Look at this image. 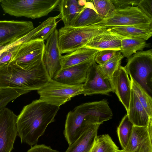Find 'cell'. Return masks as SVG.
Instances as JSON below:
<instances>
[{"instance_id": "cell-1", "label": "cell", "mask_w": 152, "mask_h": 152, "mask_svg": "<svg viewBox=\"0 0 152 152\" xmlns=\"http://www.w3.org/2000/svg\"><path fill=\"white\" fill-rule=\"evenodd\" d=\"M59 108L39 99L24 106L16 121L18 134L21 143L30 146L36 145L48 125L54 121Z\"/></svg>"}, {"instance_id": "cell-2", "label": "cell", "mask_w": 152, "mask_h": 152, "mask_svg": "<svg viewBox=\"0 0 152 152\" xmlns=\"http://www.w3.org/2000/svg\"><path fill=\"white\" fill-rule=\"evenodd\" d=\"M50 80L43 61L38 66L26 69L11 63L0 67V89L20 88L29 92L40 89Z\"/></svg>"}, {"instance_id": "cell-3", "label": "cell", "mask_w": 152, "mask_h": 152, "mask_svg": "<svg viewBox=\"0 0 152 152\" xmlns=\"http://www.w3.org/2000/svg\"><path fill=\"white\" fill-rule=\"evenodd\" d=\"M105 106L104 100L83 103L67 114L64 134L69 145L74 142L89 124L86 121L100 116Z\"/></svg>"}, {"instance_id": "cell-4", "label": "cell", "mask_w": 152, "mask_h": 152, "mask_svg": "<svg viewBox=\"0 0 152 152\" xmlns=\"http://www.w3.org/2000/svg\"><path fill=\"white\" fill-rule=\"evenodd\" d=\"M107 31V27L94 25L79 27L64 26L58 31L60 53H71Z\"/></svg>"}, {"instance_id": "cell-5", "label": "cell", "mask_w": 152, "mask_h": 152, "mask_svg": "<svg viewBox=\"0 0 152 152\" xmlns=\"http://www.w3.org/2000/svg\"><path fill=\"white\" fill-rule=\"evenodd\" d=\"M60 0H2L1 7L6 13L33 19L45 16L58 6Z\"/></svg>"}, {"instance_id": "cell-6", "label": "cell", "mask_w": 152, "mask_h": 152, "mask_svg": "<svg viewBox=\"0 0 152 152\" xmlns=\"http://www.w3.org/2000/svg\"><path fill=\"white\" fill-rule=\"evenodd\" d=\"M124 68L130 77L152 97V49L134 53L128 58Z\"/></svg>"}, {"instance_id": "cell-7", "label": "cell", "mask_w": 152, "mask_h": 152, "mask_svg": "<svg viewBox=\"0 0 152 152\" xmlns=\"http://www.w3.org/2000/svg\"><path fill=\"white\" fill-rule=\"evenodd\" d=\"M83 84L69 85L53 80L37 90L39 99L50 104L60 107L76 96L83 94Z\"/></svg>"}, {"instance_id": "cell-8", "label": "cell", "mask_w": 152, "mask_h": 152, "mask_svg": "<svg viewBox=\"0 0 152 152\" xmlns=\"http://www.w3.org/2000/svg\"><path fill=\"white\" fill-rule=\"evenodd\" d=\"M45 45L44 41L23 42L16 46L8 63L25 69L38 66L43 61Z\"/></svg>"}, {"instance_id": "cell-9", "label": "cell", "mask_w": 152, "mask_h": 152, "mask_svg": "<svg viewBox=\"0 0 152 152\" xmlns=\"http://www.w3.org/2000/svg\"><path fill=\"white\" fill-rule=\"evenodd\" d=\"M152 23V20L137 6L115 9L107 18L94 25L108 27Z\"/></svg>"}, {"instance_id": "cell-10", "label": "cell", "mask_w": 152, "mask_h": 152, "mask_svg": "<svg viewBox=\"0 0 152 152\" xmlns=\"http://www.w3.org/2000/svg\"><path fill=\"white\" fill-rule=\"evenodd\" d=\"M17 116L5 108L0 114V152H10L18 134Z\"/></svg>"}, {"instance_id": "cell-11", "label": "cell", "mask_w": 152, "mask_h": 152, "mask_svg": "<svg viewBox=\"0 0 152 152\" xmlns=\"http://www.w3.org/2000/svg\"><path fill=\"white\" fill-rule=\"evenodd\" d=\"M34 28L31 21L0 20V46L13 43Z\"/></svg>"}, {"instance_id": "cell-12", "label": "cell", "mask_w": 152, "mask_h": 152, "mask_svg": "<svg viewBox=\"0 0 152 152\" xmlns=\"http://www.w3.org/2000/svg\"><path fill=\"white\" fill-rule=\"evenodd\" d=\"M58 36V31L56 28L46 40L45 45L43 62L51 80H53L62 69Z\"/></svg>"}, {"instance_id": "cell-13", "label": "cell", "mask_w": 152, "mask_h": 152, "mask_svg": "<svg viewBox=\"0 0 152 152\" xmlns=\"http://www.w3.org/2000/svg\"><path fill=\"white\" fill-rule=\"evenodd\" d=\"M109 80L112 92L115 94L127 112L132 89L130 80L124 67L120 65Z\"/></svg>"}, {"instance_id": "cell-14", "label": "cell", "mask_w": 152, "mask_h": 152, "mask_svg": "<svg viewBox=\"0 0 152 152\" xmlns=\"http://www.w3.org/2000/svg\"><path fill=\"white\" fill-rule=\"evenodd\" d=\"M95 61L88 69L83 84L84 96L95 94H107L112 92L109 79L104 78L100 73Z\"/></svg>"}, {"instance_id": "cell-15", "label": "cell", "mask_w": 152, "mask_h": 152, "mask_svg": "<svg viewBox=\"0 0 152 152\" xmlns=\"http://www.w3.org/2000/svg\"><path fill=\"white\" fill-rule=\"evenodd\" d=\"M95 57L83 63L62 69L53 80L69 85L83 84L88 69L95 61Z\"/></svg>"}, {"instance_id": "cell-16", "label": "cell", "mask_w": 152, "mask_h": 152, "mask_svg": "<svg viewBox=\"0 0 152 152\" xmlns=\"http://www.w3.org/2000/svg\"><path fill=\"white\" fill-rule=\"evenodd\" d=\"M125 152H152V134L147 126H134Z\"/></svg>"}, {"instance_id": "cell-17", "label": "cell", "mask_w": 152, "mask_h": 152, "mask_svg": "<svg viewBox=\"0 0 152 152\" xmlns=\"http://www.w3.org/2000/svg\"><path fill=\"white\" fill-rule=\"evenodd\" d=\"M86 2L85 0H60L58 6L64 26H72Z\"/></svg>"}, {"instance_id": "cell-18", "label": "cell", "mask_w": 152, "mask_h": 152, "mask_svg": "<svg viewBox=\"0 0 152 152\" xmlns=\"http://www.w3.org/2000/svg\"><path fill=\"white\" fill-rule=\"evenodd\" d=\"M99 124H89L79 137L64 152H90L97 135Z\"/></svg>"}, {"instance_id": "cell-19", "label": "cell", "mask_w": 152, "mask_h": 152, "mask_svg": "<svg viewBox=\"0 0 152 152\" xmlns=\"http://www.w3.org/2000/svg\"><path fill=\"white\" fill-rule=\"evenodd\" d=\"M111 32L122 37L148 40L152 36V23L107 27Z\"/></svg>"}, {"instance_id": "cell-20", "label": "cell", "mask_w": 152, "mask_h": 152, "mask_svg": "<svg viewBox=\"0 0 152 152\" xmlns=\"http://www.w3.org/2000/svg\"><path fill=\"white\" fill-rule=\"evenodd\" d=\"M129 120L134 126H146L150 117L134 91L132 89L127 114Z\"/></svg>"}, {"instance_id": "cell-21", "label": "cell", "mask_w": 152, "mask_h": 152, "mask_svg": "<svg viewBox=\"0 0 152 152\" xmlns=\"http://www.w3.org/2000/svg\"><path fill=\"white\" fill-rule=\"evenodd\" d=\"M100 51L85 46L61 56V69L86 62L94 58Z\"/></svg>"}, {"instance_id": "cell-22", "label": "cell", "mask_w": 152, "mask_h": 152, "mask_svg": "<svg viewBox=\"0 0 152 152\" xmlns=\"http://www.w3.org/2000/svg\"><path fill=\"white\" fill-rule=\"evenodd\" d=\"M84 46L99 51L113 50L119 51L121 48L120 37L119 35L112 33L108 30Z\"/></svg>"}, {"instance_id": "cell-23", "label": "cell", "mask_w": 152, "mask_h": 152, "mask_svg": "<svg viewBox=\"0 0 152 152\" xmlns=\"http://www.w3.org/2000/svg\"><path fill=\"white\" fill-rule=\"evenodd\" d=\"M103 19L97 12L91 1H87L84 7L72 27H79L94 25Z\"/></svg>"}, {"instance_id": "cell-24", "label": "cell", "mask_w": 152, "mask_h": 152, "mask_svg": "<svg viewBox=\"0 0 152 152\" xmlns=\"http://www.w3.org/2000/svg\"><path fill=\"white\" fill-rule=\"evenodd\" d=\"M119 36L121 43L119 51L124 57L129 58L137 51H142L144 48L149 46L146 40L142 39Z\"/></svg>"}, {"instance_id": "cell-25", "label": "cell", "mask_w": 152, "mask_h": 152, "mask_svg": "<svg viewBox=\"0 0 152 152\" xmlns=\"http://www.w3.org/2000/svg\"><path fill=\"white\" fill-rule=\"evenodd\" d=\"M118 147L107 134L97 135L90 152H118Z\"/></svg>"}, {"instance_id": "cell-26", "label": "cell", "mask_w": 152, "mask_h": 152, "mask_svg": "<svg viewBox=\"0 0 152 152\" xmlns=\"http://www.w3.org/2000/svg\"><path fill=\"white\" fill-rule=\"evenodd\" d=\"M124 58L121 52L118 51L115 56L103 64H98V69L102 77L104 79L110 78L114 72L121 65Z\"/></svg>"}, {"instance_id": "cell-27", "label": "cell", "mask_w": 152, "mask_h": 152, "mask_svg": "<svg viewBox=\"0 0 152 152\" xmlns=\"http://www.w3.org/2000/svg\"><path fill=\"white\" fill-rule=\"evenodd\" d=\"M134 126L126 114L122 118L118 127L117 133L122 150L124 149L126 147Z\"/></svg>"}, {"instance_id": "cell-28", "label": "cell", "mask_w": 152, "mask_h": 152, "mask_svg": "<svg viewBox=\"0 0 152 152\" xmlns=\"http://www.w3.org/2000/svg\"><path fill=\"white\" fill-rule=\"evenodd\" d=\"M132 89L150 117H152V98L146 91L131 77Z\"/></svg>"}, {"instance_id": "cell-29", "label": "cell", "mask_w": 152, "mask_h": 152, "mask_svg": "<svg viewBox=\"0 0 152 152\" xmlns=\"http://www.w3.org/2000/svg\"><path fill=\"white\" fill-rule=\"evenodd\" d=\"M20 88H5L0 89V114L10 102L20 95L28 93Z\"/></svg>"}, {"instance_id": "cell-30", "label": "cell", "mask_w": 152, "mask_h": 152, "mask_svg": "<svg viewBox=\"0 0 152 152\" xmlns=\"http://www.w3.org/2000/svg\"><path fill=\"white\" fill-rule=\"evenodd\" d=\"M99 15L103 19L107 17L114 10L111 0H91Z\"/></svg>"}, {"instance_id": "cell-31", "label": "cell", "mask_w": 152, "mask_h": 152, "mask_svg": "<svg viewBox=\"0 0 152 152\" xmlns=\"http://www.w3.org/2000/svg\"><path fill=\"white\" fill-rule=\"evenodd\" d=\"M57 24L56 20L54 21L37 33L29 41L47 40L56 28Z\"/></svg>"}, {"instance_id": "cell-32", "label": "cell", "mask_w": 152, "mask_h": 152, "mask_svg": "<svg viewBox=\"0 0 152 152\" xmlns=\"http://www.w3.org/2000/svg\"><path fill=\"white\" fill-rule=\"evenodd\" d=\"M117 51L113 50L100 51L95 56V61L98 65H102L115 56Z\"/></svg>"}, {"instance_id": "cell-33", "label": "cell", "mask_w": 152, "mask_h": 152, "mask_svg": "<svg viewBox=\"0 0 152 152\" xmlns=\"http://www.w3.org/2000/svg\"><path fill=\"white\" fill-rule=\"evenodd\" d=\"M140 0H112L115 9H123L137 6Z\"/></svg>"}, {"instance_id": "cell-34", "label": "cell", "mask_w": 152, "mask_h": 152, "mask_svg": "<svg viewBox=\"0 0 152 152\" xmlns=\"http://www.w3.org/2000/svg\"><path fill=\"white\" fill-rule=\"evenodd\" d=\"M137 7L145 14L152 20V0H140Z\"/></svg>"}, {"instance_id": "cell-35", "label": "cell", "mask_w": 152, "mask_h": 152, "mask_svg": "<svg viewBox=\"0 0 152 152\" xmlns=\"http://www.w3.org/2000/svg\"><path fill=\"white\" fill-rule=\"evenodd\" d=\"M27 152H59L53 149L50 146L44 144L35 145L32 147Z\"/></svg>"}, {"instance_id": "cell-36", "label": "cell", "mask_w": 152, "mask_h": 152, "mask_svg": "<svg viewBox=\"0 0 152 152\" xmlns=\"http://www.w3.org/2000/svg\"><path fill=\"white\" fill-rule=\"evenodd\" d=\"M118 152H125V151L123 150H119Z\"/></svg>"}, {"instance_id": "cell-37", "label": "cell", "mask_w": 152, "mask_h": 152, "mask_svg": "<svg viewBox=\"0 0 152 152\" xmlns=\"http://www.w3.org/2000/svg\"><path fill=\"white\" fill-rule=\"evenodd\" d=\"M2 0H0V2L1 3L2 1Z\"/></svg>"}]
</instances>
